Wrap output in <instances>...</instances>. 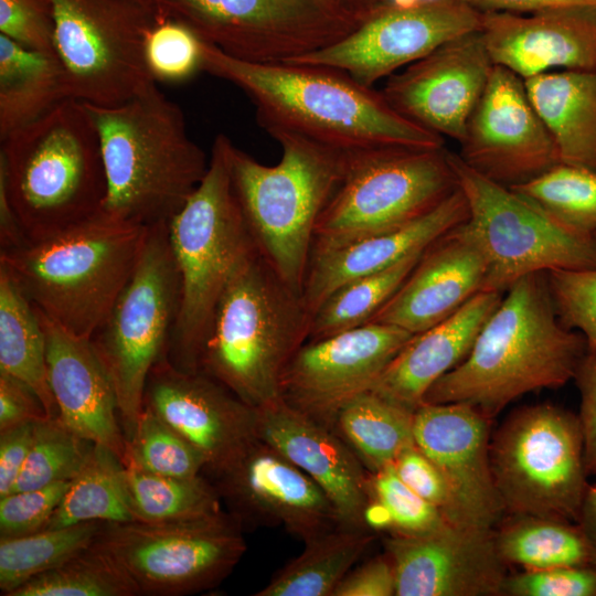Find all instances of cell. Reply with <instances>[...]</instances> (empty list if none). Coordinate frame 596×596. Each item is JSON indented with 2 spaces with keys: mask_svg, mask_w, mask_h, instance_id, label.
Segmentation results:
<instances>
[{
  "mask_svg": "<svg viewBox=\"0 0 596 596\" xmlns=\"http://www.w3.org/2000/svg\"><path fill=\"white\" fill-rule=\"evenodd\" d=\"M131 521L135 519L127 500L124 464L109 448L94 444L45 529Z\"/></svg>",
  "mask_w": 596,
  "mask_h": 596,
  "instance_id": "35",
  "label": "cell"
},
{
  "mask_svg": "<svg viewBox=\"0 0 596 596\" xmlns=\"http://www.w3.org/2000/svg\"><path fill=\"white\" fill-rule=\"evenodd\" d=\"M578 523L596 547V485L588 486Z\"/></svg>",
  "mask_w": 596,
  "mask_h": 596,
  "instance_id": "57",
  "label": "cell"
},
{
  "mask_svg": "<svg viewBox=\"0 0 596 596\" xmlns=\"http://www.w3.org/2000/svg\"><path fill=\"white\" fill-rule=\"evenodd\" d=\"M47 417L42 402L28 384L0 372V432Z\"/></svg>",
  "mask_w": 596,
  "mask_h": 596,
  "instance_id": "52",
  "label": "cell"
},
{
  "mask_svg": "<svg viewBox=\"0 0 596 596\" xmlns=\"http://www.w3.org/2000/svg\"><path fill=\"white\" fill-rule=\"evenodd\" d=\"M148 226L100 210L0 251V266L41 313L67 332L91 339L129 280Z\"/></svg>",
  "mask_w": 596,
  "mask_h": 596,
  "instance_id": "4",
  "label": "cell"
},
{
  "mask_svg": "<svg viewBox=\"0 0 596 596\" xmlns=\"http://www.w3.org/2000/svg\"><path fill=\"white\" fill-rule=\"evenodd\" d=\"M143 405L204 457L217 472L256 436V409L203 372L177 369L166 358L148 375Z\"/></svg>",
  "mask_w": 596,
  "mask_h": 596,
  "instance_id": "22",
  "label": "cell"
},
{
  "mask_svg": "<svg viewBox=\"0 0 596 596\" xmlns=\"http://www.w3.org/2000/svg\"><path fill=\"white\" fill-rule=\"evenodd\" d=\"M49 0H0V34L38 51L54 52Z\"/></svg>",
  "mask_w": 596,
  "mask_h": 596,
  "instance_id": "50",
  "label": "cell"
},
{
  "mask_svg": "<svg viewBox=\"0 0 596 596\" xmlns=\"http://www.w3.org/2000/svg\"><path fill=\"white\" fill-rule=\"evenodd\" d=\"M203 71L240 87L263 129L284 128L348 150L445 147V138L397 113L381 92L329 66L254 63L203 41Z\"/></svg>",
  "mask_w": 596,
  "mask_h": 596,
  "instance_id": "1",
  "label": "cell"
},
{
  "mask_svg": "<svg viewBox=\"0 0 596 596\" xmlns=\"http://www.w3.org/2000/svg\"><path fill=\"white\" fill-rule=\"evenodd\" d=\"M563 224L596 236V170L558 163L510 188Z\"/></svg>",
  "mask_w": 596,
  "mask_h": 596,
  "instance_id": "41",
  "label": "cell"
},
{
  "mask_svg": "<svg viewBox=\"0 0 596 596\" xmlns=\"http://www.w3.org/2000/svg\"><path fill=\"white\" fill-rule=\"evenodd\" d=\"M414 334L395 326L368 322L307 341L287 364L279 397L334 430L342 407L370 391Z\"/></svg>",
  "mask_w": 596,
  "mask_h": 596,
  "instance_id": "17",
  "label": "cell"
},
{
  "mask_svg": "<svg viewBox=\"0 0 596 596\" xmlns=\"http://www.w3.org/2000/svg\"><path fill=\"white\" fill-rule=\"evenodd\" d=\"M556 315L566 328L581 332L588 351L596 349V269L546 273Z\"/></svg>",
  "mask_w": 596,
  "mask_h": 596,
  "instance_id": "46",
  "label": "cell"
},
{
  "mask_svg": "<svg viewBox=\"0 0 596 596\" xmlns=\"http://www.w3.org/2000/svg\"><path fill=\"white\" fill-rule=\"evenodd\" d=\"M35 422L0 432V497L12 492L30 453Z\"/></svg>",
  "mask_w": 596,
  "mask_h": 596,
  "instance_id": "54",
  "label": "cell"
},
{
  "mask_svg": "<svg viewBox=\"0 0 596 596\" xmlns=\"http://www.w3.org/2000/svg\"><path fill=\"white\" fill-rule=\"evenodd\" d=\"M396 596V577L390 556L385 553L352 567L332 596Z\"/></svg>",
  "mask_w": 596,
  "mask_h": 596,
  "instance_id": "51",
  "label": "cell"
},
{
  "mask_svg": "<svg viewBox=\"0 0 596 596\" xmlns=\"http://www.w3.org/2000/svg\"><path fill=\"white\" fill-rule=\"evenodd\" d=\"M70 482L58 481L0 497V538H14L45 529Z\"/></svg>",
  "mask_w": 596,
  "mask_h": 596,
  "instance_id": "47",
  "label": "cell"
},
{
  "mask_svg": "<svg viewBox=\"0 0 596 596\" xmlns=\"http://www.w3.org/2000/svg\"><path fill=\"white\" fill-rule=\"evenodd\" d=\"M256 409V436L305 471L333 503L342 526L366 529L370 472L336 430L279 396Z\"/></svg>",
  "mask_w": 596,
  "mask_h": 596,
  "instance_id": "24",
  "label": "cell"
},
{
  "mask_svg": "<svg viewBox=\"0 0 596 596\" xmlns=\"http://www.w3.org/2000/svg\"><path fill=\"white\" fill-rule=\"evenodd\" d=\"M587 351L584 336L560 321L546 273L529 274L503 294L468 355L423 403H467L491 419L525 393L565 385Z\"/></svg>",
  "mask_w": 596,
  "mask_h": 596,
  "instance_id": "2",
  "label": "cell"
},
{
  "mask_svg": "<svg viewBox=\"0 0 596 596\" xmlns=\"http://www.w3.org/2000/svg\"><path fill=\"white\" fill-rule=\"evenodd\" d=\"M84 104L105 168L102 211L141 225L168 222L201 183L210 162L190 138L181 108L156 83L115 106Z\"/></svg>",
  "mask_w": 596,
  "mask_h": 596,
  "instance_id": "3",
  "label": "cell"
},
{
  "mask_svg": "<svg viewBox=\"0 0 596 596\" xmlns=\"http://www.w3.org/2000/svg\"><path fill=\"white\" fill-rule=\"evenodd\" d=\"M503 595L596 596V565L526 570L507 577Z\"/></svg>",
  "mask_w": 596,
  "mask_h": 596,
  "instance_id": "49",
  "label": "cell"
},
{
  "mask_svg": "<svg viewBox=\"0 0 596 596\" xmlns=\"http://www.w3.org/2000/svg\"><path fill=\"white\" fill-rule=\"evenodd\" d=\"M230 143L223 134L215 137L204 178L168 221L181 296L166 359L189 372L199 371L200 354L221 296L255 248L231 182Z\"/></svg>",
  "mask_w": 596,
  "mask_h": 596,
  "instance_id": "8",
  "label": "cell"
},
{
  "mask_svg": "<svg viewBox=\"0 0 596 596\" xmlns=\"http://www.w3.org/2000/svg\"><path fill=\"white\" fill-rule=\"evenodd\" d=\"M26 240L13 210L7 184L0 175V251L21 245Z\"/></svg>",
  "mask_w": 596,
  "mask_h": 596,
  "instance_id": "56",
  "label": "cell"
},
{
  "mask_svg": "<svg viewBox=\"0 0 596 596\" xmlns=\"http://www.w3.org/2000/svg\"><path fill=\"white\" fill-rule=\"evenodd\" d=\"M266 131L280 145V160L260 163L231 141V182L256 249L302 296L318 219L340 185L353 150L284 128Z\"/></svg>",
  "mask_w": 596,
  "mask_h": 596,
  "instance_id": "5",
  "label": "cell"
},
{
  "mask_svg": "<svg viewBox=\"0 0 596 596\" xmlns=\"http://www.w3.org/2000/svg\"><path fill=\"white\" fill-rule=\"evenodd\" d=\"M211 476L221 500L243 528L280 525L307 542L341 525L324 491L258 437Z\"/></svg>",
  "mask_w": 596,
  "mask_h": 596,
  "instance_id": "19",
  "label": "cell"
},
{
  "mask_svg": "<svg viewBox=\"0 0 596 596\" xmlns=\"http://www.w3.org/2000/svg\"><path fill=\"white\" fill-rule=\"evenodd\" d=\"M181 21L203 41L247 62L284 63L354 31L373 7L353 0H130Z\"/></svg>",
  "mask_w": 596,
  "mask_h": 596,
  "instance_id": "9",
  "label": "cell"
},
{
  "mask_svg": "<svg viewBox=\"0 0 596 596\" xmlns=\"http://www.w3.org/2000/svg\"><path fill=\"white\" fill-rule=\"evenodd\" d=\"M493 65L476 31L438 46L389 76L381 93L402 116L459 142Z\"/></svg>",
  "mask_w": 596,
  "mask_h": 596,
  "instance_id": "20",
  "label": "cell"
},
{
  "mask_svg": "<svg viewBox=\"0 0 596 596\" xmlns=\"http://www.w3.org/2000/svg\"><path fill=\"white\" fill-rule=\"evenodd\" d=\"M202 44L201 36L188 24L156 17L143 44L150 76L155 82L171 84L191 78L203 71Z\"/></svg>",
  "mask_w": 596,
  "mask_h": 596,
  "instance_id": "45",
  "label": "cell"
},
{
  "mask_svg": "<svg viewBox=\"0 0 596 596\" xmlns=\"http://www.w3.org/2000/svg\"><path fill=\"white\" fill-rule=\"evenodd\" d=\"M523 81L560 161L596 170V70L552 71Z\"/></svg>",
  "mask_w": 596,
  "mask_h": 596,
  "instance_id": "30",
  "label": "cell"
},
{
  "mask_svg": "<svg viewBox=\"0 0 596 596\" xmlns=\"http://www.w3.org/2000/svg\"><path fill=\"white\" fill-rule=\"evenodd\" d=\"M467 223L487 259L482 291L504 294L533 273L596 269V236L581 233L513 189L496 183L450 152Z\"/></svg>",
  "mask_w": 596,
  "mask_h": 596,
  "instance_id": "13",
  "label": "cell"
},
{
  "mask_svg": "<svg viewBox=\"0 0 596 596\" xmlns=\"http://www.w3.org/2000/svg\"><path fill=\"white\" fill-rule=\"evenodd\" d=\"M457 189L445 147L353 150L340 185L318 219L312 247L341 245L409 224Z\"/></svg>",
  "mask_w": 596,
  "mask_h": 596,
  "instance_id": "10",
  "label": "cell"
},
{
  "mask_svg": "<svg viewBox=\"0 0 596 596\" xmlns=\"http://www.w3.org/2000/svg\"><path fill=\"white\" fill-rule=\"evenodd\" d=\"M448 523L436 507L401 480L393 464L370 473V500L365 511L368 529L421 534Z\"/></svg>",
  "mask_w": 596,
  "mask_h": 596,
  "instance_id": "43",
  "label": "cell"
},
{
  "mask_svg": "<svg viewBox=\"0 0 596 596\" xmlns=\"http://www.w3.org/2000/svg\"><path fill=\"white\" fill-rule=\"evenodd\" d=\"M414 412L366 391L342 407L334 430L373 473L393 464L401 451L415 444Z\"/></svg>",
  "mask_w": 596,
  "mask_h": 596,
  "instance_id": "34",
  "label": "cell"
},
{
  "mask_svg": "<svg viewBox=\"0 0 596 596\" xmlns=\"http://www.w3.org/2000/svg\"><path fill=\"white\" fill-rule=\"evenodd\" d=\"M70 98L121 104L152 83L143 55L156 17L130 0H49Z\"/></svg>",
  "mask_w": 596,
  "mask_h": 596,
  "instance_id": "14",
  "label": "cell"
},
{
  "mask_svg": "<svg viewBox=\"0 0 596 596\" xmlns=\"http://www.w3.org/2000/svg\"><path fill=\"white\" fill-rule=\"evenodd\" d=\"M393 467L401 480L436 507L447 522L454 525L471 526L440 471L415 444L400 453Z\"/></svg>",
  "mask_w": 596,
  "mask_h": 596,
  "instance_id": "48",
  "label": "cell"
},
{
  "mask_svg": "<svg viewBox=\"0 0 596 596\" xmlns=\"http://www.w3.org/2000/svg\"><path fill=\"white\" fill-rule=\"evenodd\" d=\"M105 524L83 522L14 538H0L1 595L10 596L32 577L61 565L89 547Z\"/></svg>",
  "mask_w": 596,
  "mask_h": 596,
  "instance_id": "39",
  "label": "cell"
},
{
  "mask_svg": "<svg viewBox=\"0 0 596 596\" xmlns=\"http://www.w3.org/2000/svg\"><path fill=\"white\" fill-rule=\"evenodd\" d=\"M374 535L366 529L337 526L305 542L255 596H332L334 589L369 549Z\"/></svg>",
  "mask_w": 596,
  "mask_h": 596,
  "instance_id": "32",
  "label": "cell"
},
{
  "mask_svg": "<svg viewBox=\"0 0 596 596\" xmlns=\"http://www.w3.org/2000/svg\"><path fill=\"white\" fill-rule=\"evenodd\" d=\"M359 3L368 4V6H374L373 3H370L368 0H354Z\"/></svg>",
  "mask_w": 596,
  "mask_h": 596,
  "instance_id": "58",
  "label": "cell"
},
{
  "mask_svg": "<svg viewBox=\"0 0 596 596\" xmlns=\"http://www.w3.org/2000/svg\"><path fill=\"white\" fill-rule=\"evenodd\" d=\"M123 464L178 478L200 476L206 466L203 455L146 405L126 441Z\"/></svg>",
  "mask_w": 596,
  "mask_h": 596,
  "instance_id": "42",
  "label": "cell"
},
{
  "mask_svg": "<svg viewBox=\"0 0 596 596\" xmlns=\"http://www.w3.org/2000/svg\"><path fill=\"white\" fill-rule=\"evenodd\" d=\"M468 217L467 200L458 187L436 209L409 224L341 245L312 247L302 288L310 316L341 285L424 251Z\"/></svg>",
  "mask_w": 596,
  "mask_h": 596,
  "instance_id": "28",
  "label": "cell"
},
{
  "mask_svg": "<svg viewBox=\"0 0 596 596\" xmlns=\"http://www.w3.org/2000/svg\"><path fill=\"white\" fill-rule=\"evenodd\" d=\"M479 32L493 64L523 79L552 71L596 70V12L483 11Z\"/></svg>",
  "mask_w": 596,
  "mask_h": 596,
  "instance_id": "26",
  "label": "cell"
},
{
  "mask_svg": "<svg viewBox=\"0 0 596 596\" xmlns=\"http://www.w3.org/2000/svg\"><path fill=\"white\" fill-rule=\"evenodd\" d=\"M93 446L94 443L70 430L57 417L35 422L32 446L12 491L72 480Z\"/></svg>",
  "mask_w": 596,
  "mask_h": 596,
  "instance_id": "44",
  "label": "cell"
},
{
  "mask_svg": "<svg viewBox=\"0 0 596 596\" xmlns=\"http://www.w3.org/2000/svg\"><path fill=\"white\" fill-rule=\"evenodd\" d=\"M70 98L55 53L25 47L0 34V139Z\"/></svg>",
  "mask_w": 596,
  "mask_h": 596,
  "instance_id": "31",
  "label": "cell"
},
{
  "mask_svg": "<svg viewBox=\"0 0 596 596\" xmlns=\"http://www.w3.org/2000/svg\"><path fill=\"white\" fill-rule=\"evenodd\" d=\"M0 372L28 384L49 417L57 407L50 387L45 333L36 309L17 281L0 266Z\"/></svg>",
  "mask_w": 596,
  "mask_h": 596,
  "instance_id": "33",
  "label": "cell"
},
{
  "mask_svg": "<svg viewBox=\"0 0 596 596\" xmlns=\"http://www.w3.org/2000/svg\"><path fill=\"white\" fill-rule=\"evenodd\" d=\"M505 512L579 522L588 489L579 417L550 404L512 413L490 443Z\"/></svg>",
  "mask_w": 596,
  "mask_h": 596,
  "instance_id": "12",
  "label": "cell"
},
{
  "mask_svg": "<svg viewBox=\"0 0 596 596\" xmlns=\"http://www.w3.org/2000/svg\"><path fill=\"white\" fill-rule=\"evenodd\" d=\"M479 11L538 13L549 11L596 12V0H464Z\"/></svg>",
  "mask_w": 596,
  "mask_h": 596,
  "instance_id": "55",
  "label": "cell"
},
{
  "mask_svg": "<svg viewBox=\"0 0 596 596\" xmlns=\"http://www.w3.org/2000/svg\"><path fill=\"white\" fill-rule=\"evenodd\" d=\"M309 323L302 296L255 247L221 296L198 370L258 408L279 396L281 375L307 342Z\"/></svg>",
  "mask_w": 596,
  "mask_h": 596,
  "instance_id": "6",
  "label": "cell"
},
{
  "mask_svg": "<svg viewBox=\"0 0 596 596\" xmlns=\"http://www.w3.org/2000/svg\"><path fill=\"white\" fill-rule=\"evenodd\" d=\"M481 14L464 0L382 2L340 41L284 63L334 67L372 87L438 46L479 31Z\"/></svg>",
  "mask_w": 596,
  "mask_h": 596,
  "instance_id": "16",
  "label": "cell"
},
{
  "mask_svg": "<svg viewBox=\"0 0 596 596\" xmlns=\"http://www.w3.org/2000/svg\"><path fill=\"white\" fill-rule=\"evenodd\" d=\"M125 467L127 500L135 521L149 524L191 522L223 513L221 497L204 477L178 478Z\"/></svg>",
  "mask_w": 596,
  "mask_h": 596,
  "instance_id": "36",
  "label": "cell"
},
{
  "mask_svg": "<svg viewBox=\"0 0 596 596\" xmlns=\"http://www.w3.org/2000/svg\"><path fill=\"white\" fill-rule=\"evenodd\" d=\"M394 566L396 596L503 595L505 562L493 530L446 524L384 540Z\"/></svg>",
  "mask_w": 596,
  "mask_h": 596,
  "instance_id": "21",
  "label": "cell"
},
{
  "mask_svg": "<svg viewBox=\"0 0 596 596\" xmlns=\"http://www.w3.org/2000/svg\"><path fill=\"white\" fill-rule=\"evenodd\" d=\"M496 533L500 556L526 570L596 565V547L579 523L514 515Z\"/></svg>",
  "mask_w": 596,
  "mask_h": 596,
  "instance_id": "37",
  "label": "cell"
},
{
  "mask_svg": "<svg viewBox=\"0 0 596 596\" xmlns=\"http://www.w3.org/2000/svg\"><path fill=\"white\" fill-rule=\"evenodd\" d=\"M489 422L467 403H422L414 412L413 433L468 523L493 530L505 510L491 471Z\"/></svg>",
  "mask_w": 596,
  "mask_h": 596,
  "instance_id": "23",
  "label": "cell"
},
{
  "mask_svg": "<svg viewBox=\"0 0 596 596\" xmlns=\"http://www.w3.org/2000/svg\"><path fill=\"white\" fill-rule=\"evenodd\" d=\"M180 296L168 222L149 225L129 280L89 339L115 389L126 441L142 412L148 375L167 355Z\"/></svg>",
  "mask_w": 596,
  "mask_h": 596,
  "instance_id": "11",
  "label": "cell"
},
{
  "mask_svg": "<svg viewBox=\"0 0 596 596\" xmlns=\"http://www.w3.org/2000/svg\"><path fill=\"white\" fill-rule=\"evenodd\" d=\"M502 297L480 291L448 318L414 334L370 391L415 411L429 387L465 360Z\"/></svg>",
  "mask_w": 596,
  "mask_h": 596,
  "instance_id": "29",
  "label": "cell"
},
{
  "mask_svg": "<svg viewBox=\"0 0 596 596\" xmlns=\"http://www.w3.org/2000/svg\"><path fill=\"white\" fill-rule=\"evenodd\" d=\"M458 143L457 155L469 168L507 188L561 163L523 78L496 64Z\"/></svg>",
  "mask_w": 596,
  "mask_h": 596,
  "instance_id": "18",
  "label": "cell"
},
{
  "mask_svg": "<svg viewBox=\"0 0 596 596\" xmlns=\"http://www.w3.org/2000/svg\"><path fill=\"white\" fill-rule=\"evenodd\" d=\"M487 269L485 254L466 221L423 251L408 277L369 322L419 333L482 291Z\"/></svg>",
  "mask_w": 596,
  "mask_h": 596,
  "instance_id": "25",
  "label": "cell"
},
{
  "mask_svg": "<svg viewBox=\"0 0 596 596\" xmlns=\"http://www.w3.org/2000/svg\"><path fill=\"white\" fill-rule=\"evenodd\" d=\"M230 512L191 522L106 523L95 543L134 579L140 595L182 596L217 586L246 552Z\"/></svg>",
  "mask_w": 596,
  "mask_h": 596,
  "instance_id": "15",
  "label": "cell"
},
{
  "mask_svg": "<svg viewBox=\"0 0 596 596\" xmlns=\"http://www.w3.org/2000/svg\"><path fill=\"white\" fill-rule=\"evenodd\" d=\"M0 175L26 238L98 213L106 175L98 132L85 104L66 98L2 140Z\"/></svg>",
  "mask_w": 596,
  "mask_h": 596,
  "instance_id": "7",
  "label": "cell"
},
{
  "mask_svg": "<svg viewBox=\"0 0 596 596\" xmlns=\"http://www.w3.org/2000/svg\"><path fill=\"white\" fill-rule=\"evenodd\" d=\"M574 380L579 395V422L584 436L585 468L596 475V349L587 351Z\"/></svg>",
  "mask_w": 596,
  "mask_h": 596,
  "instance_id": "53",
  "label": "cell"
},
{
  "mask_svg": "<svg viewBox=\"0 0 596 596\" xmlns=\"http://www.w3.org/2000/svg\"><path fill=\"white\" fill-rule=\"evenodd\" d=\"M422 253L411 254L387 268L338 287L311 313L307 341L368 323L408 277Z\"/></svg>",
  "mask_w": 596,
  "mask_h": 596,
  "instance_id": "38",
  "label": "cell"
},
{
  "mask_svg": "<svg viewBox=\"0 0 596 596\" xmlns=\"http://www.w3.org/2000/svg\"><path fill=\"white\" fill-rule=\"evenodd\" d=\"M126 570L95 542L61 565L39 574L10 596H137Z\"/></svg>",
  "mask_w": 596,
  "mask_h": 596,
  "instance_id": "40",
  "label": "cell"
},
{
  "mask_svg": "<svg viewBox=\"0 0 596 596\" xmlns=\"http://www.w3.org/2000/svg\"><path fill=\"white\" fill-rule=\"evenodd\" d=\"M36 312L45 333L47 376L56 417L70 430L109 448L123 461L126 437L119 424L116 392L91 340L67 332L38 309Z\"/></svg>",
  "mask_w": 596,
  "mask_h": 596,
  "instance_id": "27",
  "label": "cell"
}]
</instances>
